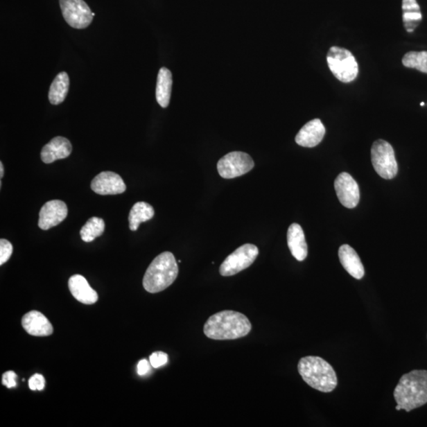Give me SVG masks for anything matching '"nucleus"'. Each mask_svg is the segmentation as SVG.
I'll return each instance as SVG.
<instances>
[{
	"label": "nucleus",
	"instance_id": "nucleus-7",
	"mask_svg": "<svg viewBox=\"0 0 427 427\" xmlns=\"http://www.w3.org/2000/svg\"><path fill=\"white\" fill-rule=\"evenodd\" d=\"M259 255V250L252 244L239 247L226 258L219 268L223 277H232L250 267Z\"/></svg>",
	"mask_w": 427,
	"mask_h": 427
},
{
	"label": "nucleus",
	"instance_id": "nucleus-5",
	"mask_svg": "<svg viewBox=\"0 0 427 427\" xmlns=\"http://www.w3.org/2000/svg\"><path fill=\"white\" fill-rule=\"evenodd\" d=\"M327 62L331 73L342 82H351L358 76V65L349 50L331 47L327 55Z\"/></svg>",
	"mask_w": 427,
	"mask_h": 427
},
{
	"label": "nucleus",
	"instance_id": "nucleus-21",
	"mask_svg": "<svg viewBox=\"0 0 427 427\" xmlns=\"http://www.w3.org/2000/svg\"><path fill=\"white\" fill-rule=\"evenodd\" d=\"M154 216L155 210L152 206L145 202H138L129 213V228L132 232H137L140 223L149 221Z\"/></svg>",
	"mask_w": 427,
	"mask_h": 427
},
{
	"label": "nucleus",
	"instance_id": "nucleus-32",
	"mask_svg": "<svg viewBox=\"0 0 427 427\" xmlns=\"http://www.w3.org/2000/svg\"><path fill=\"white\" fill-rule=\"evenodd\" d=\"M420 105H421V106H424V105H425V103H421Z\"/></svg>",
	"mask_w": 427,
	"mask_h": 427
},
{
	"label": "nucleus",
	"instance_id": "nucleus-30",
	"mask_svg": "<svg viewBox=\"0 0 427 427\" xmlns=\"http://www.w3.org/2000/svg\"><path fill=\"white\" fill-rule=\"evenodd\" d=\"M4 175V168L3 165V162H0V177H3Z\"/></svg>",
	"mask_w": 427,
	"mask_h": 427
},
{
	"label": "nucleus",
	"instance_id": "nucleus-2",
	"mask_svg": "<svg viewBox=\"0 0 427 427\" xmlns=\"http://www.w3.org/2000/svg\"><path fill=\"white\" fill-rule=\"evenodd\" d=\"M395 401L408 412L427 403V370H413L402 376L396 387Z\"/></svg>",
	"mask_w": 427,
	"mask_h": 427
},
{
	"label": "nucleus",
	"instance_id": "nucleus-12",
	"mask_svg": "<svg viewBox=\"0 0 427 427\" xmlns=\"http://www.w3.org/2000/svg\"><path fill=\"white\" fill-rule=\"evenodd\" d=\"M92 189L98 195H117L125 192L126 184L117 173L105 171L94 178Z\"/></svg>",
	"mask_w": 427,
	"mask_h": 427
},
{
	"label": "nucleus",
	"instance_id": "nucleus-29",
	"mask_svg": "<svg viewBox=\"0 0 427 427\" xmlns=\"http://www.w3.org/2000/svg\"><path fill=\"white\" fill-rule=\"evenodd\" d=\"M150 363L146 359L139 361L137 366V372L139 376H144L150 372Z\"/></svg>",
	"mask_w": 427,
	"mask_h": 427
},
{
	"label": "nucleus",
	"instance_id": "nucleus-3",
	"mask_svg": "<svg viewBox=\"0 0 427 427\" xmlns=\"http://www.w3.org/2000/svg\"><path fill=\"white\" fill-rule=\"evenodd\" d=\"M297 370L306 383L320 392H333L338 384L334 369L322 358H302L297 365Z\"/></svg>",
	"mask_w": 427,
	"mask_h": 427
},
{
	"label": "nucleus",
	"instance_id": "nucleus-4",
	"mask_svg": "<svg viewBox=\"0 0 427 427\" xmlns=\"http://www.w3.org/2000/svg\"><path fill=\"white\" fill-rule=\"evenodd\" d=\"M178 272L177 263L172 252H162L155 258L146 272L143 288L149 293H159L173 284Z\"/></svg>",
	"mask_w": 427,
	"mask_h": 427
},
{
	"label": "nucleus",
	"instance_id": "nucleus-23",
	"mask_svg": "<svg viewBox=\"0 0 427 427\" xmlns=\"http://www.w3.org/2000/svg\"><path fill=\"white\" fill-rule=\"evenodd\" d=\"M105 224L103 218L92 217L80 230L81 238L85 243H92L105 232Z\"/></svg>",
	"mask_w": 427,
	"mask_h": 427
},
{
	"label": "nucleus",
	"instance_id": "nucleus-8",
	"mask_svg": "<svg viewBox=\"0 0 427 427\" xmlns=\"http://www.w3.org/2000/svg\"><path fill=\"white\" fill-rule=\"evenodd\" d=\"M254 167V161L251 156L241 151H234L223 156L217 164L219 175L226 179L243 176Z\"/></svg>",
	"mask_w": 427,
	"mask_h": 427
},
{
	"label": "nucleus",
	"instance_id": "nucleus-9",
	"mask_svg": "<svg viewBox=\"0 0 427 427\" xmlns=\"http://www.w3.org/2000/svg\"><path fill=\"white\" fill-rule=\"evenodd\" d=\"M60 6L67 24L76 29H85L91 25L94 16L83 0H60Z\"/></svg>",
	"mask_w": 427,
	"mask_h": 427
},
{
	"label": "nucleus",
	"instance_id": "nucleus-24",
	"mask_svg": "<svg viewBox=\"0 0 427 427\" xmlns=\"http://www.w3.org/2000/svg\"><path fill=\"white\" fill-rule=\"evenodd\" d=\"M402 63L408 69H415L427 74V52H409L404 55Z\"/></svg>",
	"mask_w": 427,
	"mask_h": 427
},
{
	"label": "nucleus",
	"instance_id": "nucleus-16",
	"mask_svg": "<svg viewBox=\"0 0 427 427\" xmlns=\"http://www.w3.org/2000/svg\"><path fill=\"white\" fill-rule=\"evenodd\" d=\"M69 288L73 297L83 304L92 305L98 300L97 292L82 275H72L69 281Z\"/></svg>",
	"mask_w": 427,
	"mask_h": 427
},
{
	"label": "nucleus",
	"instance_id": "nucleus-14",
	"mask_svg": "<svg viewBox=\"0 0 427 427\" xmlns=\"http://www.w3.org/2000/svg\"><path fill=\"white\" fill-rule=\"evenodd\" d=\"M21 325L27 333L33 336H48L53 333V327L46 316L40 312L33 311L21 319Z\"/></svg>",
	"mask_w": 427,
	"mask_h": 427
},
{
	"label": "nucleus",
	"instance_id": "nucleus-1",
	"mask_svg": "<svg viewBox=\"0 0 427 427\" xmlns=\"http://www.w3.org/2000/svg\"><path fill=\"white\" fill-rule=\"evenodd\" d=\"M252 329L250 320L244 314L233 311L218 312L207 320L204 333L215 340H229L243 338Z\"/></svg>",
	"mask_w": 427,
	"mask_h": 427
},
{
	"label": "nucleus",
	"instance_id": "nucleus-6",
	"mask_svg": "<svg viewBox=\"0 0 427 427\" xmlns=\"http://www.w3.org/2000/svg\"><path fill=\"white\" fill-rule=\"evenodd\" d=\"M372 161L375 171L382 178L391 180L397 176L398 164L394 150L385 140L378 139L374 143Z\"/></svg>",
	"mask_w": 427,
	"mask_h": 427
},
{
	"label": "nucleus",
	"instance_id": "nucleus-19",
	"mask_svg": "<svg viewBox=\"0 0 427 427\" xmlns=\"http://www.w3.org/2000/svg\"><path fill=\"white\" fill-rule=\"evenodd\" d=\"M173 85L172 73L166 67H162L159 72L157 80L156 98L157 102L162 107L166 108L170 104Z\"/></svg>",
	"mask_w": 427,
	"mask_h": 427
},
{
	"label": "nucleus",
	"instance_id": "nucleus-17",
	"mask_svg": "<svg viewBox=\"0 0 427 427\" xmlns=\"http://www.w3.org/2000/svg\"><path fill=\"white\" fill-rule=\"evenodd\" d=\"M340 261L342 267L352 277L361 279L365 274V269L360 257L350 245H342L339 250Z\"/></svg>",
	"mask_w": 427,
	"mask_h": 427
},
{
	"label": "nucleus",
	"instance_id": "nucleus-27",
	"mask_svg": "<svg viewBox=\"0 0 427 427\" xmlns=\"http://www.w3.org/2000/svg\"><path fill=\"white\" fill-rule=\"evenodd\" d=\"M44 385H46V380L41 374H35L29 380V387L33 391H42L44 390Z\"/></svg>",
	"mask_w": 427,
	"mask_h": 427
},
{
	"label": "nucleus",
	"instance_id": "nucleus-11",
	"mask_svg": "<svg viewBox=\"0 0 427 427\" xmlns=\"http://www.w3.org/2000/svg\"><path fill=\"white\" fill-rule=\"evenodd\" d=\"M67 212L69 210L64 202L58 200L47 202L39 213V227L47 230L58 226L67 218Z\"/></svg>",
	"mask_w": 427,
	"mask_h": 427
},
{
	"label": "nucleus",
	"instance_id": "nucleus-13",
	"mask_svg": "<svg viewBox=\"0 0 427 427\" xmlns=\"http://www.w3.org/2000/svg\"><path fill=\"white\" fill-rule=\"evenodd\" d=\"M325 128L320 119H314L306 123L297 133L295 141L303 148H314L322 141Z\"/></svg>",
	"mask_w": 427,
	"mask_h": 427
},
{
	"label": "nucleus",
	"instance_id": "nucleus-10",
	"mask_svg": "<svg viewBox=\"0 0 427 427\" xmlns=\"http://www.w3.org/2000/svg\"><path fill=\"white\" fill-rule=\"evenodd\" d=\"M334 186L342 205L354 209L360 200V191L356 180L349 173H341L336 179Z\"/></svg>",
	"mask_w": 427,
	"mask_h": 427
},
{
	"label": "nucleus",
	"instance_id": "nucleus-25",
	"mask_svg": "<svg viewBox=\"0 0 427 427\" xmlns=\"http://www.w3.org/2000/svg\"><path fill=\"white\" fill-rule=\"evenodd\" d=\"M13 252V246L6 239L0 240V265L8 262Z\"/></svg>",
	"mask_w": 427,
	"mask_h": 427
},
{
	"label": "nucleus",
	"instance_id": "nucleus-22",
	"mask_svg": "<svg viewBox=\"0 0 427 427\" xmlns=\"http://www.w3.org/2000/svg\"><path fill=\"white\" fill-rule=\"evenodd\" d=\"M69 77L66 72H61L56 76L49 89V102L55 105L63 103L69 93Z\"/></svg>",
	"mask_w": 427,
	"mask_h": 427
},
{
	"label": "nucleus",
	"instance_id": "nucleus-28",
	"mask_svg": "<svg viewBox=\"0 0 427 427\" xmlns=\"http://www.w3.org/2000/svg\"><path fill=\"white\" fill-rule=\"evenodd\" d=\"M17 375L14 372H8L3 374L2 384L7 386L8 389H12V387L17 385Z\"/></svg>",
	"mask_w": 427,
	"mask_h": 427
},
{
	"label": "nucleus",
	"instance_id": "nucleus-31",
	"mask_svg": "<svg viewBox=\"0 0 427 427\" xmlns=\"http://www.w3.org/2000/svg\"><path fill=\"white\" fill-rule=\"evenodd\" d=\"M396 409L397 410V411H400V410H402L401 407L400 406H398V404H397V406L396 407Z\"/></svg>",
	"mask_w": 427,
	"mask_h": 427
},
{
	"label": "nucleus",
	"instance_id": "nucleus-26",
	"mask_svg": "<svg viewBox=\"0 0 427 427\" xmlns=\"http://www.w3.org/2000/svg\"><path fill=\"white\" fill-rule=\"evenodd\" d=\"M168 357L166 353L156 351L150 356V363L154 368H159L165 366L168 363Z\"/></svg>",
	"mask_w": 427,
	"mask_h": 427
},
{
	"label": "nucleus",
	"instance_id": "nucleus-20",
	"mask_svg": "<svg viewBox=\"0 0 427 427\" xmlns=\"http://www.w3.org/2000/svg\"><path fill=\"white\" fill-rule=\"evenodd\" d=\"M403 26L407 32L412 33L423 19L419 5L417 0H403Z\"/></svg>",
	"mask_w": 427,
	"mask_h": 427
},
{
	"label": "nucleus",
	"instance_id": "nucleus-15",
	"mask_svg": "<svg viewBox=\"0 0 427 427\" xmlns=\"http://www.w3.org/2000/svg\"><path fill=\"white\" fill-rule=\"evenodd\" d=\"M72 151V146L69 139L58 137L53 138L42 148L41 158L43 162L50 164L56 160L64 159Z\"/></svg>",
	"mask_w": 427,
	"mask_h": 427
},
{
	"label": "nucleus",
	"instance_id": "nucleus-18",
	"mask_svg": "<svg viewBox=\"0 0 427 427\" xmlns=\"http://www.w3.org/2000/svg\"><path fill=\"white\" fill-rule=\"evenodd\" d=\"M288 244L292 256L297 261L306 260L308 255V246L304 232L299 224H291L288 232Z\"/></svg>",
	"mask_w": 427,
	"mask_h": 427
}]
</instances>
